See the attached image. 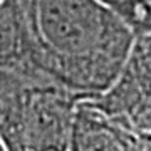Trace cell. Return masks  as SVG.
Masks as SVG:
<instances>
[{
    "mask_svg": "<svg viewBox=\"0 0 151 151\" xmlns=\"http://www.w3.org/2000/svg\"><path fill=\"white\" fill-rule=\"evenodd\" d=\"M32 62L86 99L119 77L136 34L99 0H24Z\"/></svg>",
    "mask_w": 151,
    "mask_h": 151,
    "instance_id": "1",
    "label": "cell"
},
{
    "mask_svg": "<svg viewBox=\"0 0 151 151\" xmlns=\"http://www.w3.org/2000/svg\"><path fill=\"white\" fill-rule=\"evenodd\" d=\"M81 99L86 97L49 76L35 77L24 94L14 151L69 150L74 113Z\"/></svg>",
    "mask_w": 151,
    "mask_h": 151,
    "instance_id": "2",
    "label": "cell"
},
{
    "mask_svg": "<svg viewBox=\"0 0 151 151\" xmlns=\"http://www.w3.org/2000/svg\"><path fill=\"white\" fill-rule=\"evenodd\" d=\"M86 101L128 129L151 131V34L136 37L113 86Z\"/></svg>",
    "mask_w": 151,
    "mask_h": 151,
    "instance_id": "3",
    "label": "cell"
},
{
    "mask_svg": "<svg viewBox=\"0 0 151 151\" xmlns=\"http://www.w3.org/2000/svg\"><path fill=\"white\" fill-rule=\"evenodd\" d=\"M69 150L139 151V136L86 99H81L74 113Z\"/></svg>",
    "mask_w": 151,
    "mask_h": 151,
    "instance_id": "4",
    "label": "cell"
},
{
    "mask_svg": "<svg viewBox=\"0 0 151 151\" xmlns=\"http://www.w3.org/2000/svg\"><path fill=\"white\" fill-rule=\"evenodd\" d=\"M24 64H34L24 0H0V65Z\"/></svg>",
    "mask_w": 151,
    "mask_h": 151,
    "instance_id": "5",
    "label": "cell"
},
{
    "mask_svg": "<svg viewBox=\"0 0 151 151\" xmlns=\"http://www.w3.org/2000/svg\"><path fill=\"white\" fill-rule=\"evenodd\" d=\"M119 15L136 34H151V0H99Z\"/></svg>",
    "mask_w": 151,
    "mask_h": 151,
    "instance_id": "6",
    "label": "cell"
},
{
    "mask_svg": "<svg viewBox=\"0 0 151 151\" xmlns=\"http://www.w3.org/2000/svg\"><path fill=\"white\" fill-rule=\"evenodd\" d=\"M139 136V151H151V131H138Z\"/></svg>",
    "mask_w": 151,
    "mask_h": 151,
    "instance_id": "7",
    "label": "cell"
},
{
    "mask_svg": "<svg viewBox=\"0 0 151 151\" xmlns=\"http://www.w3.org/2000/svg\"><path fill=\"white\" fill-rule=\"evenodd\" d=\"M0 150H5V146H4V141H2V138H0Z\"/></svg>",
    "mask_w": 151,
    "mask_h": 151,
    "instance_id": "8",
    "label": "cell"
}]
</instances>
